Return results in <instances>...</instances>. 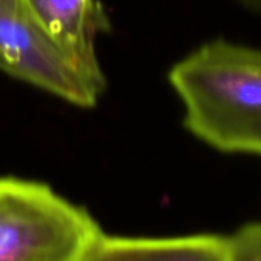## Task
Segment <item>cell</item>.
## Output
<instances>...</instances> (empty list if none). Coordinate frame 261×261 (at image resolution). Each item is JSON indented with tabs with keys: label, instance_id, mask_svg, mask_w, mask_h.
<instances>
[{
	"label": "cell",
	"instance_id": "6da1fadb",
	"mask_svg": "<svg viewBox=\"0 0 261 261\" xmlns=\"http://www.w3.org/2000/svg\"><path fill=\"white\" fill-rule=\"evenodd\" d=\"M185 126L211 148L261 157V49L204 43L169 72Z\"/></svg>",
	"mask_w": 261,
	"mask_h": 261
},
{
	"label": "cell",
	"instance_id": "7a4b0ae2",
	"mask_svg": "<svg viewBox=\"0 0 261 261\" xmlns=\"http://www.w3.org/2000/svg\"><path fill=\"white\" fill-rule=\"evenodd\" d=\"M100 232L86 209L48 185L0 178V261H80Z\"/></svg>",
	"mask_w": 261,
	"mask_h": 261
},
{
	"label": "cell",
	"instance_id": "3957f363",
	"mask_svg": "<svg viewBox=\"0 0 261 261\" xmlns=\"http://www.w3.org/2000/svg\"><path fill=\"white\" fill-rule=\"evenodd\" d=\"M0 69L74 106H94L103 86L88 77L20 8L0 7Z\"/></svg>",
	"mask_w": 261,
	"mask_h": 261
},
{
	"label": "cell",
	"instance_id": "277c9868",
	"mask_svg": "<svg viewBox=\"0 0 261 261\" xmlns=\"http://www.w3.org/2000/svg\"><path fill=\"white\" fill-rule=\"evenodd\" d=\"M19 5L88 77L105 88L95 40L108 22L97 0H19Z\"/></svg>",
	"mask_w": 261,
	"mask_h": 261
},
{
	"label": "cell",
	"instance_id": "5b68a950",
	"mask_svg": "<svg viewBox=\"0 0 261 261\" xmlns=\"http://www.w3.org/2000/svg\"><path fill=\"white\" fill-rule=\"evenodd\" d=\"M227 249V235L218 233L117 237L101 230L80 261H226Z\"/></svg>",
	"mask_w": 261,
	"mask_h": 261
},
{
	"label": "cell",
	"instance_id": "8992f818",
	"mask_svg": "<svg viewBox=\"0 0 261 261\" xmlns=\"http://www.w3.org/2000/svg\"><path fill=\"white\" fill-rule=\"evenodd\" d=\"M226 261H261V221L241 226L227 235Z\"/></svg>",
	"mask_w": 261,
	"mask_h": 261
},
{
	"label": "cell",
	"instance_id": "52a82bcc",
	"mask_svg": "<svg viewBox=\"0 0 261 261\" xmlns=\"http://www.w3.org/2000/svg\"><path fill=\"white\" fill-rule=\"evenodd\" d=\"M237 2L249 11H253V13L261 11V0H237Z\"/></svg>",
	"mask_w": 261,
	"mask_h": 261
},
{
	"label": "cell",
	"instance_id": "ba28073f",
	"mask_svg": "<svg viewBox=\"0 0 261 261\" xmlns=\"http://www.w3.org/2000/svg\"><path fill=\"white\" fill-rule=\"evenodd\" d=\"M17 4H19V0H0V7H13Z\"/></svg>",
	"mask_w": 261,
	"mask_h": 261
}]
</instances>
